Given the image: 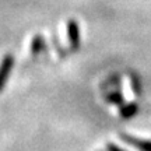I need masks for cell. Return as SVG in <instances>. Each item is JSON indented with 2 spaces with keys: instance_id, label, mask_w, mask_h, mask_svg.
I'll use <instances>...</instances> for the list:
<instances>
[{
  "instance_id": "obj_1",
  "label": "cell",
  "mask_w": 151,
  "mask_h": 151,
  "mask_svg": "<svg viewBox=\"0 0 151 151\" xmlns=\"http://www.w3.org/2000/svg\"><path fill=\"white\" fill-rule=\"evenodd\" d=\"M13 65H14V58L11 55H6L3 60H1V63H0V91L6 86V81H7V78H9V76L11 73Z\"/></svg>"
},
{
  "instance_id": "obj_2",
  "label": "cell",
  "mask_w": 151,
  "mask_h": 151,
  "mask_svg": "<svg viewBox=\"0 0 151 151\" xmlns=\"http://www.w3.org/2000/svg\"><path fill=\"white\" fill-rule=\"evenodd\" d=\"M67 35L70 41V46L73 49H77L80 46V29H78V24L74 20H70L67 24Z\"/></svg>"
},
{
  "instance_id": "obj_3",
  "label": "cell",
  "mask_w": 151,
  "mask_h": 151,
  "mask_svg": "<svg viewBox=\"0 0 151 151\" xmlns=\"http://www.w3.org/2000/svg\"><path fill=\"white\" fill-rule=\"evenodd\" d=\"M122 139L126 143L139 148L140 151H151V140H140V139H136V137H132L127 134H122Z\"/></svg>"
},
{
  "instance_id": "obj_4",
  "label": "cell",
  "mask_w": 151,
  "mask_h": 151,
  "mask_svg": "<svg viewBox=\"0 0 151 151\" xmlns=\"http://www.w3.org/2000/svg\"><path fill=\"white\" fill-rule=\"evenodd\" d=\"M137 112H139V106L136 104H129V105H124V106L120 108V115L124 119H129L132 116H134Z\"/></svg>"
},
{
  "instance_id": "obj_5",
  "label": "cell",
  "mask_w": 151,
  "mask_h": 151,
  "mask_svg": "<svg viewBox=\"0 0 151 151\" xmlns=\"http://www.w3.org/2000/svg\"><path fill=\"white\" fill-rule=\"evenodd\" d=\"M43 48H45V42H43V38L41 35H37L34 37L32 42H31V52L32 55H38L39 52H42Z\"/></svg>"
},
{
  "instance_id": "obj_6",
  "label": "cell",
  "mask_w": 151,
  "mask_h": 151,
  "mask_svg": "<svg viewBox=\"0 0 151 151\" xmlns=\"http://www.w3.org/2000/svg\"><path fill=\"white\" fill-rule=\"evenodd\" d=\"M106 99H108L109 102L116 104V105H120V104L123 102V97H122V94H120V92H118V91L111 92L109 95H106Z\"/></svg>"
},
{
  "instance_id": "obj_7",
  "label": "cell",
  "mask_w": 151,
  "mask_h": 151,
  "mask_svg": "<svg viewBox=\"0 0 151 151\" xmlns=\"http://www.w3.org/2000/svg\"><path fill=\"white\" fill-rule=\"evenodd\" d=\"M106 148H108V151H124V150H122V148H119L118 146L112 144V143H109L108 146H106Z\"/></svg>"
}]
</instances>
